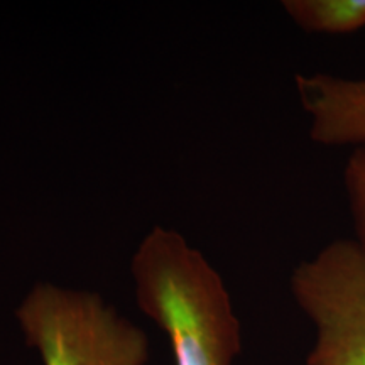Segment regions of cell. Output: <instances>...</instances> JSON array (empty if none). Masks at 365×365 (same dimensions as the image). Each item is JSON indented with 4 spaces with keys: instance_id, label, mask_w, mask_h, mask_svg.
<instances>
[{
    "instance_id": "3",
    "label": "cell",
    "mask_w": 365,
    "mask_h": 365,
    "mask_svg": "<svg viewBox=\"0 0 365 365\" xmlns=\"http://www.w3.org/2000/svg\"><path fill=\"white\" fill-rule=\"evenodd\" d=\"M291 294L314 328L307 365H365V250L340 239L301 262Z\"/></svg>"
},
{
    "instance_id": "6",
    "label": "cell",
    "mask_w": 365,
    "mask_h": 365,
    "mask_svg": "<svg viewBox=\"0 0 365 365\" xmlns=\"http://www.w3.org/2000/svg\"><path fill=\"white\" fill-rule=\"evenodd\" d=\"M344 186L355 242L365 250V145L355 148L344 170Z\"/></svg>"
},
{
    "instance_id": "4",
    "label": "cell",
    "mask_w": 365,
    "mask_h": 365,
    "mask_svg": "<svg viewBox=\"0 0 365 365\" xmlns=\"http://www.w3.org/2000/svg\"><path fill=\"white\" fill-rule=\"evenodd\" d=\"M296 88L309 115V135L322 145H365V80L298 75Z\"/></svg>"
},
{
    "instance_id": "1",
    "label": "cell",
    "mask_w": 365,
    "mask_h": 365,
    "mask_svg": "<svg viewBox=\"0 0 365 365\" xmlns=\"http://www.w3.org/2000/svg\"><path fill=\"white\" fill-rule=\"evenodd\" d=\"M135 298L170 339L176 365H234L240 322L217 269L185 237L154 227L130 262Z\"/></svg>"
},
{
    "instance_id": "5",
    "label": "cell",
    "mask_w": 365,
    "mask_h": 365,
    "mask_svg": "<svg viewBox=\"0 0 365 365\" xmlns=\"http://www.w3.org/2000/svg\"><path fill=\"white\" fill-rule=\"evenodd\" d=\"M282 7L308 33L346 34L365 27V0H286Z\"/></svg>"
},
{
    "instance_id": "2",
    "label": "cell",
    "mask_w": 365,
    "mask_h": 365,
    "mask_svg": "<svg viewBox=\"0 0 365 365\" xmlns=\"http://www.w3.org/2000/svg\"><path fill=\"white\" fill-rule=\"evenodd\" d=\"M26 344L43 365H145L149 339L90 291L36 284L16 309Z\"/></svg>"
}]
</instances>
